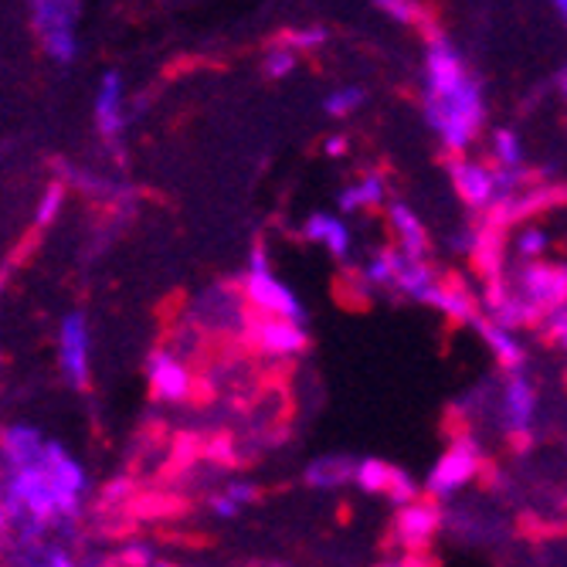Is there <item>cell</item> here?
<instances>
[{
	"label": "cell",
	"mask_w": 567,
	"mask_h": 567,
	"mask_svg": "<svg viewBox=\"0 0 567 567\" xmlns=\"http://www.w3.org/2000/svg\"><path fill=\"white\" fill-rule=\"evenodd\" d=\"M425 120L449 157H466L486 126V102L480 82L466 75L445 89H425Z\"/></svg>",
	"instance_id": "obj_1"
},
{
	"label": "cell",
	"mask_w": 567,
	"mask_h": 567,
	"mask_svg": "<svg viewBox=\"0 0 567 567\" xmlns=\"http://www.w3.org/2000/svg\"><path fill=\"white\" fill-rule=\"evenodd\" d=\"M489 422L513 452H527L540 439V388L530 371L499 374V381L493 384Z\"/></svg>",
	"instance_id": "obj_2"
},
{
	"label": "cell",
	"mask_w": 567,
	"mask_h": 567,
	"mask_svg": "<svg viewBox=\"0 0 567 567\" xmlns=\"http://www.w3.org/2000/svg\"><path fill=\"white\" fill-rule=\"evenodd\" d=\"M184 320L208 343L241 347L255 313L245 302L238 282H212V286H204L200 292L190 296Z\"/></svg>",
	"instance_id": "obj_3"
},
{
	"label": "cell",
	"mask_w": 567,
	"mask_h": 567,
	"mask_svg": "<svg viewBox=\"0 0 567 567\" xmlns=\"http://www.w3.org/2000/svg\"><path fill=\"white\" fill-rule=\"evenodd\" d=\"M486 470H489V455H486L483 439L470 429H462L445 442V449L432 462V470L425 473L422 496H429L442 506L455 503L476 480L486 476Z\"/></svg>",
	"instance_id": "obj_4"
},
{
	"label": "cell",
	"mask_w": 567,
	"mask_h": 567,
	"mask_svg": "<svg viewBox=\"0 0 567 567\" xmlns=\"http://www.w3.org/2000/svg\"><path fill=\"white\" fill-rule=\"evenodd\" d=\"M238 289L245 296V302L251 306L255 317H272V320H289L306 327L309 323V309L306 302L296 296V289L289 282H282L272 272V259L266 245H251L245 272L238 279Z\"/></svg>",
	"instance_id": "obj_5"
},
{
	"label": "cell",
	"mask_w": 567,
	"mask_h": 567,
	"mask_svg": "<svg viewBox=\"0 0 567 567\" xmlns=\"http://www.w3.org/2000/svg\"><path fill=\"white\" fill-rule=\"evenodd\" d=\"M31 24L51 62L72 65L79 59V18L82 0H28Z\"/></svg>",
	"instance_id": "obj_6"
},
{
	"label": "cell",
	"mask_w": 567,
	"mask_h": 567,
	"mask_svg": "<svg viewBox=\"0 0 567 567\" xmlns=\"http://www.w3.org/2000/svg\"><path fill=\"white\" fill-rule=\"evenodd\" d=\"M143 374H146V388H150L153 401L167 404V408L190 404L200 391V374L187 364V360H181L174 350H167L164 343L146 353Z\"/></svg>",
	"instance_id": "obj_7"
},
{
	"label": "cell",
	"mask_w": 567,
	"mask_h": 567,
	"mask_svg": "<svg viewBox=\"0 0 567 567\" xmlns=\"http://www.w3.org/2000/svg\"><path fill=\"white\" fill-rule=\"evenodd\" d=\"M506 282L540 320L567 306V262H530L506 272Z\"/></svg>",
	"instance_id": "obj_8"
},
{
	"label": "cell",
	"mask_w": 567,
	"mask_h": 567,
	"mask_svg": "<svg viewBox=\"0 0 567 567\" xmlns=\"http://www.w3.org/2000/svg\"><path fill=\"white\" fill-rule=\"evenodd\" d=\"M59 371L72 391L92 384V327L82 309H69L59 320Z\"/></svg>",
	"instance_id": "obj_9"
},
{
	"label": "cell",
	"mask_w": 567,
	"mask_h": 567,
	"mask_svg": "<svg viewBox=\"0 0 567 567\" xmlns=\"http://www.w3.org/2000/svg\"><path fill=\"white\" fill-rule=\"evenodd\" d=\"M241 350L251 357L272 360V364H286V360H296L309 350V330L289 320H272V317H255Z\"/></svg>",
	"instance_id": "obj_10"
},
{
	"label": "cell",
	"mask_w": 567,
	"mask_h": 567,
	"mask_svg": "<svg viewBox=\"0 0 567 567\" xmlns=\"http://www.w3.org/2000/svg\"><path fill=\"white\" fill-rule=\"evenodd\" d=\"M442 537V503L419 496L408 506L394 509L391 520V540L401 547V554H429V547Z\"/></svg>",
	"instance_id": "obj_11"
},
{
	"label": "cell",
	"mask_w": 567,
	"mask_h": 567,
	"mask_svg": "<svg viewBox=\"0 0 567 567\" xmlns=\"http://www.w3.org/2000/svg\"><path fill=\"white\" fill-rule=\"evenodd\" d=\"M449 181L455 197L476 215H489L499 204V177L496 167L473 157H449Z\"/></svg>",
	"instance_id": "obj_12"
},
{
	"label": "cell",
	"mask_w": 567,
	"mask_h": 567,
	"mask_svg": "<svg viewBox=\"0 0 567 567\" xmlns=\"http://www.w3.org/2000/svg\"><path fill=\"white\" fill-rule=\"evenodd\" d=\"M95 130L99 136L106 140L116 153H123V136H126V92H123V79L120 72H106L99 82L95 92V110H92Z\"/></svg>",
	"instance_id": "obj_13"
},
{
	"label": "cell",
	"mask_w": 567,
	"mask_h": 567,
	"mask_svg": "<svg viewBox=\"0 0 567 567\" xmlns=\"http://www.w3.org/2000/svg\"><path fill=\"white\" fill-rule=\"evenodd\" d=\"M476 337L483 340V347L489 350L493 364L499 368V374H517V371H530V347L524 340V333L517 330H506L486 317H480L473 323Z\"/></svg>",
	"instance_id": "obj_14"
},
{
	"label": "cell",
	"mask_w": 567,
	"mask_h": 567,
	"mask_svg": "<svg viewBox=\"0 0 567 567\" xmlns=\"http://www.w3.org/2000/svg\"><path fill=\"white\" fill-rule=\"evenodd\" d=\"M353 470H357V455H350V452H323V455L309 458L302 466V486L313 489V493L353 489Z\"/></svg>",
	"instance_id": "obj_15"
},
{
	"label": "cell",
	"mask_w": 567,
	"mask_h": 567,
	"mask_svg": "<svg viewBox=\"0 0 567 567\" xmlns=\"http://www.w3.org/2000/svg\"><path fill=\"white\" fill-rule=\"evenodd\" d=\"M299 235L309 245H320L330 255V259H337V262H347L350 251H353V231H350V225L340 215H330V212L306 215Z\"/></svg>",
	"instance_id": "obj_16"
},
{
	"label": "cell",
	"mask_w": 567,
	"mask_h": 567,
	"mask_svg": "<svg viewBox=\"0 0 567 567\" xmlns=\"http://www.w3.org/2000/svg\"><path fill=\"white\" fill-rule=\"evenodd\" d=\"M388 228H391V238H394V248L408 259H429L432 255V238H429V228L422 225V218L408 208L401 200H388Z\"/></svg>",
	"instance_id": "obj_17"
},
{
	"label": "cell",
	"mask_w": 567,
	"mask_h": 567,
	"mask_svg": "<svg viewBox=\"0 0 567 567\" xmlns=\"http://www.w3.org/2000/svg\"><path fill=\"white\" fill-rule=\"evenodd\" d=\"M425 306L458 327H473L480 320V296L458 279H439V286L429 292Z\"/></svg>",
	"instance_id": "obj_18"
},
{
	"label": "cell",
	"mask_w": 567,
	"mask_h": 567,
	"mask_svg": "<svg viewBox=\"0 0 567 567\" xmlns=\"http://www.w3.org/2000/svg\"><path fill=\"white\" fill-rule=\"evenodd\" d=\"M439 269L429 259H408V255L398 251V266H394V279H391V292L388 299H404V302H419L425 306L429 292L439 286Z\"/></svg>",
	"instance_id": "obj_19"
},
{
	"label": "cell",
	"mask_w": 567,
	"mask_h": 567,
	"mask_svg": "<svg viewBox=\"0 0 567 567\" xmlns=\"http://www.w3.org/2000/svg\"><path fill=\"white\" fill-rule=\"evenodd\" d=\"M337 208L340 215H371L388 208V177L381 171L360 174L337 194Z\"/></svg>",
	"instance_id": "obj_20"
},
{
	"label": "cell",
	"mask_w": 567,
	"mask_h": 567,
	"mask_svg": "<svg viewBox=\"0 0 567 567\" xmlns=\"http://www.w3.org/2000/svg\"><path fill=\"white\" fill-rule=\"evenodd\" d=\"M262 496L259 483L251 480H225L215 493H208V509L218 520H238L245 506H255Z\"/></svg>",
	"instance_id": "obj_21"
},
{
	"label": "cell",
	"mask_w": 567,
	"mask_h": 567,
	"mask_svg": "<svg viewBox=\"0 0 567 567\" xmlns=\"http://www.w3.org/2000/svg\"><path fill=\"white\" fill-rule=\"evenodd\" d=\"M527 164V146L520 140V133L513 130H496L489 136V167L496 171H509V174H520Z\"/></svg>",
	"instance_id": "obj_22"
},
{
	"label": "cell",
	"mask_w": 567,
	"mask_h": 567,
	"mask_svg": "<svg viewBox=\"0 0 567 567\" xmlns=\"http://www.w3.org/2000/svg\"><path fill=\"white\" fill-rule=\"evenodd\" d=\"M391 473H394V462H388V458H378V455L357 458L353 489H357V493H364V496H381V499H384L388 483H391Z\"/></svg>",
	"instance_id": "obj_23"
},
{
	"label": "cell",
	"mask_w": 567,
	"mask_h": 567,
	"mask_svg": "<svg viewBox=\"0 0 567 567\" xmlns=\"http://www.w3.org/2000/svg\"><path fill=\"white\" fill-rule=\"evenodd\" d=\"M550 231L540 228V225H524L517 235H513L509 248L513 255L520 259V266H530V262H544L547 259V251H550Z\"/></svg>",
	"instance_id": "obj_24"
},
{
	"label": "cell",
	"mask_w": 567,
	"mask_h": 567,
	"mask_svg": "<svg viewBox=\"0 0 567 567\" xmlns=\"http://www.w3.org/2000/svg\"><path fill=\"white\" fill-rule=\"evenodd\" d=\"M364 99H368V92L360 89V85H340V89L327 92L323 113L333 116V120H347V116H353L360 106H364Z\"/></svg>",
	"instance_id": "obj_25"
},
{
	"label": "cell",
	"mask_w": 567,
	"mask_h": 567,
	"mask_svg": "<svg viewBox=\"0 0 567 567\" xmlns=\"http://www.w3.org/2000/svg\"><path fill=\"white\" fill-rule=\"evenodd\" d=\"M65 194H69L65 184H48L44 187V194L34 204V228H48V225L59 221V215L65 208Z\"/></svg>",
	"instance_id": "obj_26"
},
{
	"label": "cell",
	"mask_w": 567,
	"mask_h": 567,
	"mask_svg": "<svg viewBox=\"0 0 567 567\" xmlns=\"http://www.w3.org/2000/svg\"><path fill=\"white\" fill-rule=\"evenodd\" d=\"M157 557L161 554H157V547H153L150 540H126V544H120L110 554V564L113 567H150Z\"/></svg>",
	"instance_id": "obj_27"
},
{
	"label": "cell",
	"mask_w": 567,
	"mask_h": 567,
	"mask_svg": "<svg viewBox=\"0 0 567 567\" xmlns=\"http://www.w3.org/2000/svg\"><path fill=\"white\" fill-rule=\"evenodd\" d=\"M537 330H540V337H544L557 353L567 357V306H564V309H554V313H547V317L537 323Z\"/></svg>",
	"instance_id": "obj_28"
},
{
	"label": "cell",
	"mask_w": 567,
	"mask_h": 567,
	"mask_svg": "<svg viewBox=\"0 0 567 567\" xmlns=\"http://www.w3.org/2000/svg\"><path fill=\"white\" fill-rule=\"evenodd\" d=\"M296 65H299V55H296L289 44L269 48V55H266V75L269 79H286V75L296 72Z\"/></svg>",
	"instance_id": "obj_29"
},
{
	"label": "cell",
	"mask_w": 567,
	"mask_h": 567,
	"mask_svg": "<svg viewBox=\"0 0 567 567\" xmlns=\"http://www.w3.org/2000/svg\"><path fill=\"white\" fill-rule=\"evenodd\" d=\"M327 38H330V31L323 28V24H313V28H302V31H292L289 38H286V44L296 51H317V48H323L327 44Z\"/></svg>",
	"instance_id": "obj_30"
},
{
	"label": "cell",
	"mask_w": 567,
	"mask_h": 567,
	"mask_svg": "<svg viewBox=\"0 0 567 567\" xmlns=\"http://www.w3.org/2000/svg\"><path fill=\"white\" fill-rule=\"evenodd\" d=\"M378 8L394 18L398 24H415L419 21V4L415 0H378Z\"/></svg>",
	"instance_id": "obj_31"
},
{
	"label": "cell",
	"mask_w": 567,
	"mask_h": 567,
	"mask_svg": "<svg viewBox=\"0 0 567 567\" xmlns=\"http://www.w3.org/2000/svg\"><path fill=\"white\" fill-rule=\"evenodd\" d=\"M347 150H350V140H347L343 133H333V136L323 143V153H327V157H333V161L347 157Z\"/></svg>",
	"instance_id": "obj_32"
},
{
	"label": "cell",
	"mask_w": 567,
	"mask_h": 567,
	"mask_svg": "<svg viewBox=\"0 0 567 567\" xmlns=\"http://www.w3.org/2000/svg\"><path fill=\"white\" fill-rule=\"evenodd\" d=\"M150 567H177V560H171V557H157Z\"/></svg>",
	"instance_id": "obj_33"
},
{
	"label": "cell",
	"mask_w": 567,
	"mask_h": 567,
	"mask_svg": "<svg viewBox=\"0 0 567 567\" xmlns=\"http://www.w3.org/2000/svg\"><path fill=\"white\" fill-rule=\"evenodd\" d=\"M560 95H564V102H567V69L560 72Z\"/></svg>",
	"instance_id": "obj_34"
},
{
	"label": "cell",
	"mask_w": 567,
	"mask_h": 567,
	"mask_svg": "<svg viewBox=\"0 0 567 567\" xmlns=\"http://www.w3.org/2000/svg\"><path fill=\"white\" fill-rule=\"evenodd\" d=\"M557 8H560V11L567 14V0H557Z\"/></svg>",
	"instance_id": "obj_35"
},
{
	"label": "cell",
	"mask_w": 567,
	"mask_h": 567,
	"mask_svg": "<svg viewBox=\"0 0 567 567\" xmlns=\"http://www.w3.org/2000/svg\"><path fill=\"white\" fill-rule=\"evenodd\" d=\"M560 506H564V509H567V493H564V496H560Z\"/></svg>",
	"instance_id": "obj_36"
}]
</instances>
